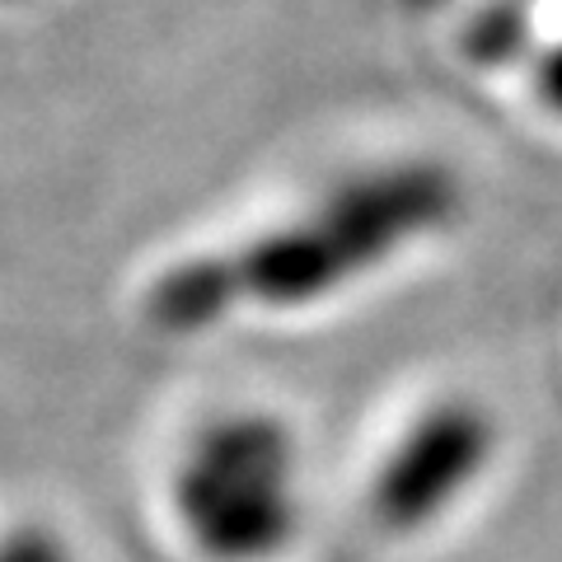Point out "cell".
Here are the masks:
<instances>
[{"mask_svg": "<svg viewBox=\"0 0 562 562\" xmlns=\"http://www.w3.org/2000/svg\"><path fill=\"white\" fill-rule=\"evenodd\" d=\"M460 216V183L436 160H394L347 173L305 216L231 249L244 305L301 310L357 277L384 268L398 249Z\"/></svg>", "mask_w": 562, "mask_h": 562, "instance_id": "obj_1", "label": "cell"}, {"mask_svg": "<svg viewBox=\"0 0 562 562\" xmlns=\"http://www.w3.org/2000/svg\"><path fill=\"white\" fill-rule=\"evenodd\" d=\"M497 422L473 398H441L398 436L371 483V516L390 535H417L492 464Z\"/></svg>", "mask_w": 562, "mask_h": 562, "instance_id": "obj_3", "label": "cell"}, {"mask_svg": "<svg viewBox=\"0 0 562 562\" xmlns=\"http://www.w3.org/2000/svg\"><path fill=\"white\" fill-rule=\"evenodd\" d=\"M301 450L272 413H225L192 436L169 497L211 562H272L301 530Z\"/></svg>", "mask_w": 562, "mask_h": 562, "instance_id": "obj_2", "label": "cell"}, {"mask_svg": "<svg viewBox=\"0 0 562 562\" xmlns=\"http://www.w3.org/2000/svg\"><path fill=\"white\" fill-rule=\"evenodd\" d=\"M535 90L562 117V38L535 52Z\"/></svg>", "mask_w": 562, "mask_h": 562, "instance_id": "obj_7", "label": "cell"}, {"mask_svg": "<svg viewBox=\"0 0 562 562\" xmlns=\"http://www.w3.org/2000/svg\"><path fill=\"white\" fill-rule=\"evenodd\" d=\"M460 47L473 66L506 70L535 57V14L530 0H483L464 20Z\"/></svg>", "mask_w": 562, "mask_h": 562, "instance_id": "obj_5", "label": "cell"}, {"mask_svg": "<svg viewBox=\"0 0 562 562\" xmlns=\"http://www.w3.org/2000/svg\"><path fill=\"white\" fill-rule=\"evenodd\" d=\"M244 305L231 254H198L155 277L146 295V319L160 333H202Z\"/></svg>", "mask_w": 562, "mask_h": 562, "instance_id": "obj_4", "label": "cell"}, {"mask_svg": "<svg viewBox=\"0 0 562 562\" xmlns=\"http://www.w3.org/2000/svg\"><path fill=\"white\" fill-rule=\"evenodd\" d=\"M0 562H70V553L47 525H14L0 535Z\"/></svg>", "mask_w": 562, "mask_h": 562, "instance_id": "obj_6", "label": "cell"}]
</instances>
